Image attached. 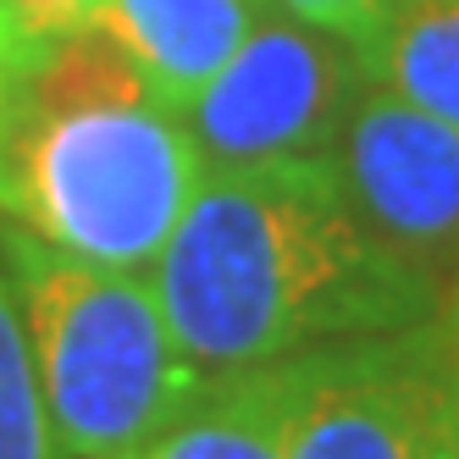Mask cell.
Wrapping results in <instances>:
<instances>
[{
    "instance_id": "obj_1",
    "label": "cell",
    "mask_w": 459,
    "mask_h": 459,
    "mask_svg": "<svg viewBox=\"0 0 459 459\" xmlns=\"http://www.w3.org/2000/svg\"><path fill=\"white\" fill-rule=\"evenodd\" d=\"M150 288L200 371L272 366L437 316L432 272L354 216L333 155L205 167Z\"/></svg>"
},
{
    "instance_id": "obj_2",
    "label": "cell",
    "mask_w": 459,
    "mask_h": 459,
    "mask_svg": "<svg viewBox=\"0 0 459 459\" xmlns=\"http://www.w3.org/2000/svg\"><path fill=\"white\" fill-rule=\"evenodd\" d=\"M205 160L100 28L50 45L0 106V211L106 272H144L183 221Z\"/></svg>"
},
{
    "instance_id": "obj_3",
    "label": "cell",
    "mask_w": 459,
    "mask_h": 459,
    "mask_svg": "<svg viewBox=\"0 0 459 459\" xmlns=\"http://www.w3.org/2000/svg\"><path fill=\"white\" fill-rule=\"evenodd\" d=\"M56 459H122L167 426L205 371L178 349L144 272H106L22 227H0Z\"/></svg>"
},
{
    "instance_id": "obj_4",
    "label": "cell",
    "mask_w": 459,
    "mask_h": 459,
    "mask_svg": "<svg viewBox=\"0 0 459 459\" xmlns=\"http://www.w3.org/2000/svg\"><path fill=\"white\" fill-rule=\"evenodd\" d=\"M282 459H459L448 326L316 343L272 359Z\"/></svg>"
},
{
    "instance_id": "obj_5",
    "label": "cell",
    "mask_w": 459,
    "mask_h": 459,
    "mask_svg": "<svg viewBox=\"0 0 459 459\" xmlns=\"http://www.w3.org/2000/svg\"><path fill=\"white\" fill-rule=\"evenodd\" d=\"M366 83V61L349 39L272 6L178 117L205 167L316 160L333 155L338 127Z\"/></svg>"
},
{
    "instance_id": "obj_6",
    "label": "cell",
    "mask_w": 459,
    "mask_h": 459,
    "mask_svg": "<svg viewBox=\"0 0 459 459\" xmlns=\"http://www.w3.org/2000/svg\"><path fill=\"white\" fill-rule=\"evenodd\" d=\"M333 172L354 216L404 260L459 255V127L366 83L338 127Z\"/></svg>"
},
{
    "instance_id": "obj_7",
    "label": "cell",
    "mask_w": 459,
    "mask_h": 459,
    "mask_svg": "<svg viewBox=\"0 0 459 459\" xmlns=\"http://www.w3.org/2000/svg\"><path fill=\"white\" fill-rule=\"evenodd\" d=\"M266 12V0H100L94 28L134 61L160 106L183 111Z\"/></svg>"
},
{
    "instance_id": "obj_8",
    "label": "cell",
    "mask_w": 459,
    "mask_h": 459,
    "mask_svg": "<svg viewBox=\"0 0 459 459\" xmlns=\"http://www.w3.org/2000/svg\"><path fill=\"white\" fill-rule=\"evenodd\" d=\"M122 459H282L272 366L205 371L194 399Z\"/></svg>"
},
{
    "instance_id": "obj_9",
    "label": "cell",
    "mask_w": 459,
    "mask_h": 459,
    "mask_svg": "<svg viewBox=\"0 0 459 459\" xmlns=\"http://www.w3.org/2000/svg\"><path fill=\"white\" fill-rule=\"evenodd\" d=\"M359 61L377 89L459 127V0H399Z\"/></svg>"
},
{
    "instance_id": "obj_10",
    "label": "cell",
    "mask_w": 459,
    "mask_h": 459,
    "mask_svg": "<svg viewBox=\"0 0 459 459\" xmlns=\"http://www.w3.org/2000/svg\"><path fill=\"white\" fill-rule=\"evenodd\" d=\"M0 459H56L39 377H34V359H28V338H22L6 272H0Z\"/></svg>"
},
{
    "instance_id": "obj_11",
    "label": "cell",
    "mask_w": 459,
    "mask_h": 459,
    "mask_svg": "<svg viewBox=\"0 0 459 459\" xmlns=\"http://www.w3.org/2000/svg\"><path fill=\"white\" fill-rule=\"evenodd\" d=\"M0 17L12 22V34L28 45V50H50L61 39L83 34L100 17V0H0Z\"/></svg>"
},
{
    "instance_id": "obj_12",
    "label": "cell",
    "mask_w": 459,
    "mask_h": 459,
    "mask_svg": "<svg viewBox=\"0 0 459 459\" xmlns=\"http://www.w3.org/2000/svg\"><path fill=\"white\" fill-rule=\"evenodd\" d=\"M266 6L321 28V34H338L359 50L366 39H377V28L387 22V12L399 6V0H266Z\"/></svg>"
},
{
    "instance_id": "obj_13",
    "label": "cell",
    "mask_w": 459,
    "mask_h": 459,
    "mask_svg": "<svg viewBox=\"0 0 459 459\" xmlns=\"http://www.w3.org/2000/svg\"><path fill=\"white\" fill-rule=\"evenodd\" d=\"M34 61H39V50H28L17 34H12V22L6 17H0V106H6V94H12V83L28 73V67H34Z\"/></svg>"
},
{
    "instance_id": "obj_14",
    "label": "cell",
    "mask_w": 459,
    "mask_h": 459,
    "mask_svg": "<svg viewBox=\"0 0 459 459\" xmlns=\"http://www.w3.org/2000/svg\"><path fill=\"white\" fill-rule=\"evenodd\" d=\"M448 343H454V371H459V305H454V321H448Z\"/></svg>"
}]
</instances>
